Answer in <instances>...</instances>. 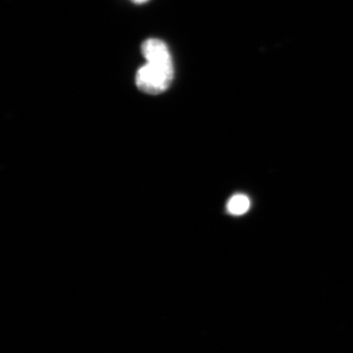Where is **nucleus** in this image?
<instances>
[{
	"label": "nucleus",
	"instance_id": "1",
	"mask_svg": "<svg viewBox=\"0 0 353 353\" xmlns=\"http://www.w3.org/2000/svg\"><path fill=\"white\" fill-rule=\"evenodd\" d=\"M173 78V62L146 61L137 72L136 83L145 94H159L170 87Z\"/></svg>",
	"mask_w": 353,
	"mask_h": 353
},
{
	"label": "nucleus",
	"instance_id": "3",
	"mask_svg": "<svg viewBox=\"0 0 353 353\" xmlns=\"http://www.w3.org/2000/svg\"><path fill=\"white\" fill-rule=\"evenodd\" d=\"M136 3H143V2L148 1V0H132Z\"/></svg>",
	"mask_w": 353,
	"mask_h": 353
},
{
	"label": "nucleus",
	"instance_id": "2",
	"mask_svg": "<svg viewBox=\"0 0 353 353\" xmlns=\"http://www.w3.org/2000/svg\"><path fill=\"white\" fill-rule=\"evenodd\" d=\"M250 208V201L245 194H236L228 201V212L234 216H241L248 212Z\"/></svg>",
	"mask_w": 353,
	"mask_h": 353
}]
</instances>
